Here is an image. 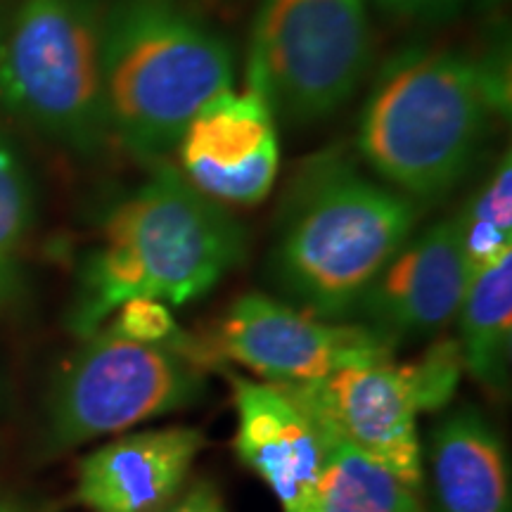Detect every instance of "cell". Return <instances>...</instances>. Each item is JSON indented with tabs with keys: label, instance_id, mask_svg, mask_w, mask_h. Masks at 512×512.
Segmentation results:
<instances>
[{
	"label": "cell",
	"instance_id": "cell-6",
	"mask_svg": "<svg viewBox=\"0 0 512 512\" xmlns=\"http://www.w3.org/2000/svg\"><path fill=\"white\" fill-rule=\"evenodd\" d=\"M370 60L366 0H264L247 86L290 124H313L347 105Z\"/></svg>",
	"mask_w": 512,
	"mask_h": 512
},
{
	"label": "cell",
	"instance_id": "cell-16",
	"mask_svg": "<svg viewBox=\"0 0 512 512\" xmlns=\"http://www.w3.org/2000/svg\"><path fill=\"white\" fill-rule=\"evenodd\" d=\"M325 439L316 512H427L415 486L330 434Z\"/></svg>",
	"mask_w": 512,
	"mask_h": 512
},
{
	"label": "cell",
	"instance_id": "cell-17",
	"mask_svg": "<svg viewBox=\"0 0 512 512\" xmlns=\"http://www.w3.org/2000/svg\"><path fill=\"white\" fill-rule=\"evenodd\" d=\"M463 247L472 273L489 266L498 256L512 252V164L510 152L498 162L494 174L472 197L470 207L458 214Z\"/></svg>",
	"mask_w": 512,
	"mask_h": 512
},
{
	"label": "cell",
	"instance_id": "cell-19",
	"mask_svg": "<svg viewBox=\"0 0 512 512\" xmlns=\"http://www.w3.org/2000/svg\"><path fill=\"white\" fill-rule=\"evenodd\" d=\"M112 328L133 342L169 347L200 366V344L176 325L171 309L157 299H128L112 313Z\"/></svg>",
	"mask_w": 512,
	"mask_h": 512
},
{
	"label": "cell",
	"instance_id": "cell-20",
	"mask_svg": "<svg viewBox=\"0 0 512 512\" xmlns=\"http://www.w3.org/2000/svg\"><path fill=\"white\" fill-rule=\"evenodd\" d=\"M159 512H228L219 486L209 479H197Z\"/></svg>",
	"mask_w": 512,
	"mask_h": 512
},
{
	"label": "cell",
	"instance_id": "cell-7",
	"mask_svg": "<svg viewBox=\"0 0 512 512\" xmlns=\"http://www.w3.org/2000/svg\"><path fill=\"white\" fill-rule=\"evenodd\" d=\"M202 392V366L169 347L133 342L107 325L86 337L57 377L50 396V439L72 448L114 437L183 411L200 401Z\"/></svg>",
	"mask_w": 512,
	"mask_h": 512
},
{
	"label": "cell",
	"instance_id": "cell-1",
	"mask_svg": "<svg viewBox=\"0 0 512 512\" xmlns=\"http://www.w3.org/2000/svg\"><path fill=\"white\" fill-rule=\"evenodd\" d=\"M245 230L171 166L114 204L86 261L72 328L88 337L128 299L185 306L245 259Z\"/></svg>",
	"mask_w": 512,
	"mask_h": 512
},
{
	"label": "cell",
	"instance_id": "cell-9",
	"mask_svg": "<svg viewBox=\"0 0 512 512\" xmlns=\"http://www.w3.org/2000/svg\"><path fill=\"white\" fill-rule=\"evenodd\" d=\"M207 361L226 358L268 384H304L337 370L394 361L396 347L361 323L323 320L297 306L249 292L235 299L200 342Z\"/></svg>",
	"mask_w": 512,
	"mask_h": 512
},
{
	"label": "cell",
	"instance_id": "cell-4",
	"mask_svg": "<svg viewBox=\"0 0 512 512\" xmlns=\"http://www.w3.org/2000/svg\"><path fill=\"white\" fill-rule=\"evenodd\" d=\"M102 69L110 131L143 157L176 147L235 79L228 43L176 0H117L105 12Z\"/></svg>",
	"mask_w": 512,
	"mask_h": 512
},
{
	"label": "cell",
	"instance_id": "cell-13",
	"mask_svg": "<svg viewBox=\"0 0 512 512\" xmlns=\"http://www.w3.org/2000/svg\"><path fill=\"white\" fill-rule=\"evenodd\" d=\"M204 434L195 427L133 432L79 465L76 501L91 512H159L181 494Z\"/></svg>",
	"mask_w": 512,
	"mask_h": 512
},
{
	"label": "cell",
	"instance_id": "cell-3",
	"mask_svg": "<svg viewBox=\"0 0 512 512\" xmlns=\"http://www.w3.org/2000/svg\"><path fill=\"white\" fill-rule=\"evenodd\" d=\"M420 219L418 202L344 162L306 171L271 254L273 283L297 309L347 320Z\"/></svg>",
	"mask_w": 512,
	"mask_h": 512
},
{
	"label": "cell",
	"instance_id": "cell-5",
	"mask_svg": "<svg viewBox=\"0 0 512 512\" xmlns=\"http://www.w3.org/2000/svg\"><path fill=\"white\" fill-rule=\"evenodd\" d=\"M98 0H24L0 46V100L46 136L93 150L110 131Z\"/></svg>",
	"mask_w": 512,
	"mask_h": 512
},
{
	"label": "cell",
	"instance_id": "cell-14",
	"mask_svg": "<svg viewBox=\"0 0 512 512\" xmlns=\"http://www.w3.org/2000/svg\"><path fill=\"white\" fill-rule=\"evenodd\" d=\"M430 470L441 512H512L508 456L475 408H460L439 422Z\"/></svg>",
	"mask_w": 512,
	"mask_h": 512
},
{
	"label": "cell",
	"instance_id": "cell-21",
	"mask_svg": "<svg viewBox=\"0 0 512 512\" xmlns=\"http://www.w3.org/2000/svg\"><path fill=\"white\" fill-rule=\"evenodd\" d=\"M460 0H375L387 15L399 19H441L458 8Z\"/></svg>",
	"mask_w": 512,
	"mask_h": 512
},
{
	"label": "cell",
	"instance_id": "cell-18",
	"mask_svg": "<svg viewBox=\"0 0 512 512\" xmlns=\"http://www.w3.org/2000/svg\"><path fill=\"white\" fill-rule=\"evenodd\" d=\"M31 223V188L10 145L0 140V304L12 297Z\"/></svg>",
	"mask_w": 512,
	"mask_h": 512
},
{
	"label": "cell",
	"instance_id": "cell-11",
	"mask_svg": "<svg viewBox=\"0 0 512 512\" xmlns=\"http://www.w3.org/2000/svg\"><path fill=\"white\" fill-rule=\"evenodd\" d=\"M181 174L202 195L226 204L266 200L280 166L275 114L247 86L211 98L178 138Z\"/></svg>",
	"mask_w": 512,
	"mask_h": 512
},
{
	"label": "cell",
	"instance_id": "cell-2",
	"mask_svg": "<svg viewBox=\"0 0 512 512\" xmlns=\"http://www.w3.org/2000/svg\"><path fill=\"white\" fill-rule=\"evenodd\" d=\"M503 98L494 64L463 50H408L377 79L358 124V150L394 190L434 202L477 162Z\"/></svg>",
	"mask_w": 512,
	"mask_h": 512
},
{
	"label": "cell",
	"instance_id": "cell-12",
	"mask_svg": "<svg viewBox=\"0 0 512 512\" xmlns=\"http://www.w3.org/2000/svg\"><path fill=\"white\" fill-rule=\"evenodd\" d=\"M238 432L235 451L264 479L285 512H316L325 439L313 420L275 384L228 375Z\"/></svg>",
	"mask_w": 512,
	"mask_h": 512
},
{
	"label": "cell",
	"instance_id": "cell-15",
	"mask_svg": "<svg viewBox=\"0 0 512 512\" xmlns=\"http://www.w3.org/2000/svg\"><path fill=\"white\" fill-rule=\"evenodd\" d=\"M456 320L463 368L479 384L501 392L512 349V252L472 273Z\"/></svg>",
	"mask_w": 512,
	"mask_h": 512
},
{
	"label": "cell",
	"instance_id": "cell-8",
	"mask_svg": "<svg viewBox=\"0 0 512 512\" xmlns=\"http://www.w3.org/2000/svg\"><path fill=\"white\" fill-rule=\"evenodd\" d=\"M330 434L418 489L422 444L418 415L439 411L453 392L451 368L425 351L418 361H382L337 370L323 380L275 384Z\"/></svg>",
	"mask_w": 512,
	"mask_h": 512
},
{
	"label": "cell",
	"instance_id": "cell-10",
	"mask_svg": "<svg viewBox=\"0 0 512 512\" xmlns=\"http://www.w3.org/2000/svg\"><path fill=\"white\" fill-rule=\"evenodd\" d=\"M470 278L460 221L451 216L403 242L358 299L354 316L399 347L451 323Z\"/></svg>",
	"mask_w": 512,
	"mask_h": 512
},
{
	"label": "cell",
	"instance_id": "cell-22",
	"mask_svg": "<svg viewBox=\"0 0 512 512\" xmlns=\"http://www.w3.org/2000/svg\"><path fill=\"white\" fill-rule=\"evenodd\" d=\"M0 512H15V510L8 508V505H3V503H0Z\"/></svg>",
	"mask_w": 512,
	"mask_h": 512
}]
</instances>
